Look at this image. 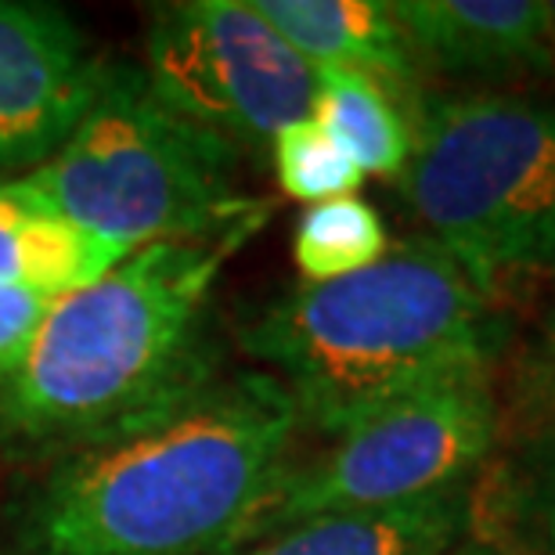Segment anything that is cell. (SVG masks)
I'll list each match as a JSON object with an SVG mask.
<instances>
[{
	"mask_svg": "<svg viewBox=\"0 0 555 555\" xmlns=\"http://www.w3.org/2000/svg\"><path fill=\"white\" fill-rule=\"evenodd\" d=\"M299 412L268 372L217 375L170 412L65 454L18 508L26 555H224L288 473Z\"/></svg>",
	"mask_w": 555,
	"mask_h": 555,
	"instance_id": "1",
	"label": "cell"
},
{
	"mask_svg": "<svg viewBox=\"0 0 555 555\" xmlns=\"http://www.w3.org/2000/svg\"><path fill=\"white\" fill-rule=\"evenodd\" d=\"M260 224L155 242L98 282L54 299L18 369L0 379V451L65 459L170 412L209 379V299Z\"/></svg>",
	"mask_w": 555,
	"mask_h": 555,
	"instance_id": "2",
	"label": "cell"
},
{
	"mask_svg": "<svg viewBox=\"0 0 555 555\" xmlns=\"http://www.w3.org/2000/svg\"><path fill=\"white\" fill-rule=\"evenodd\" d=\"M494 304L426 235L336 282H299L238 328V347L293 397L299 426L350 429L408 397L487 375Z\"/></svg>",
	"mask_w": 555,
	"mask_h": 555,
	"instance_id": "3",
	"label": "cell"
},
{
	"mask_svg": "<svg viewBox=\"0 0 555 555\" xmlns=\"http://www.w3.org/2000/svg\"><path fill=\"white\" fill-rule=\"evenodd\" d=\"M22 181L76 228L127 253L228 235L263 224L271 209L238 192L235 144L170 113L127 65H105L73 134Z\"/></svg>",
	"mask_w": 555,
	"mask_h": 555,
	"instance_id": "4",
	"label": "cell"
},
{
	"mask_svg": "<svg viewBox=\"0 0 555 555\" xmlns=\"http://www.w3.org/2000/svg\"><path fill=\"white\" fill-rule=\"evenodd\" d=\"M429 242L491 299L555 274V108L519 94L418 105L397 177Z\"/></svg>",
	"mask_w": 555,
	"mask_h": 555,
	"instance_id": "5",
	"label": "cell"
},
{
	"mask_svg": "<svg viewBox=\"0 0 555 555\" xmlns=\"http://www.w3.org/2000/svg\"><path fill=\"white\" fill-rule=\"evenodd\" d=\"M494 429L498 412L487 375L383 408L336 433L318 459L288 465L246 541L310 516L390 508L459 491L491 451Z\"/></svg>",
	"mask_w": 555,
	"mask_h": 555,
	"instance_id": "6",
	"label": "cell"
},
{
	"mask_svg": "<svg viewBox=\"0 0 555 555\" xmlns=\"http://www.w3.org/2000/svg\"><path fill=\"white\" fill-rule=\"evenodd\" d=\"M144 80L188 124L263 149L310 119L318 69L260 15L253 0H188L159 8L144 40Z\"/></svg>",
	"mask_w": 555,
	"mask_h": 555,
	"instance_id": "7",
	"label": "cell"
},
{
	"mask_svg": "<svg viewBox=\"0 0 555 555\" xmlns=\"http://www.w3.org/2000/svg\"><path fill=\"white\" fill-rule=\"evenodd\" d=\"M105 62L59 8L0 0V170H37L102 87Z\"/></svg>",
	"mask_w": 555,
	"mask_h": 555,
	"instance_id": "8",
	"label": "cell"
},
{
	"mask_svg": "<svg viewBox=\"0 0 555 555\" xmlns=\"http://www.w3.org/2000/svg\"><path fill=\"white\" fill-rule=\"evenodd\" d=\"M422 65L454 76H555L548 0H393Z\"/></svg>",
	"mask_w": 555,
	"mask_h": 555,
	"instance_id": "9",
	"label": "cell"
},
{
	"mask_svg": "<svg viewBox=\"0 0 555 555\" xmlns=\"http://www.w3.org/2000/svg\"><path fill=\"white\" fill-rule=\"evenodd\" d=\"M314 69L358 73L393 98H412L422 62L383 0H253Z\"/></svg>",
	"mask_w": 555,
	"mask_h": 555,
	"instance_id": "10",
	"label": "cell"
},
{
	"mask_svg": "<svg viewBox=\"0 0 555 555\" xmlns=\"http://www.w3.org/2000/svg\"><path fill=\"white\" fill-rule=\"evenodd\" d=\"M462 519L465 494L459 487L408 505L310 516L224 555H443Z\"/></svg>",
	"mask_w": 555,
	"mask_h": 555,
	"instance_id": "11",
	"label": "cell"
},
{
	"mask_svg": "<svg viewBox=\"0 0 555 555\" xmlns=\"http://www.w3.org/2000/svg\"><path fill=\"white\" fill-rule=\"evenodd\" d=\"M127 257V249L65 220L22 177H0V285L65 296Z\"/></svg>",
	"mask_w": 555,
	"mask_h": 555,
	"instance_id": "12",
	"label": "cell"
},
{
	"mask_svg": "<svg viewBox=\"0 0 555 555\" xmlns=\"http://www.w3.org/2000/svg\"><path fill=\"white\" fill-rule=\"evenodd\" d=\"M310 119L358 163L364 177H401L412 155V124L397 98L369 76L318 73Z\"/></svg>",
	"mask_w": 555,
	"mask_h": 555,
	"instance_id": "13",
	"label": "cell"
},
{
	"mask_svg": "<svg viewBox=\"0 0 555 555\" xmlns=\"http://www.w3.org/2000/svg\"><path fill=\"white\" fill-rule=\"evenodd\" d=\"M390 231L379 209L358 195L307 206L293 231V260L304 282H336L379 263L390 253Z\"/></svg>",
	"mask_w": 555,
	"mask_h": 555,
	"instance_id": "14",
	"label": "cell"
},
{
	"mask_svg": "<svg viewBox=\"0 0 555 555\" xmlns=\"http://www.w3.org/2000/svg\"><path fill=\"white\" fill-rule=\"evenodd\" d=\"M271 159L282 192L307 206L353 195L364 181L358 163L314 119H299V124L278 130L271 141Z\"/></svg>",
	"mask_w": 555,
	"mask_h": 555,
	"instance_id": "15",
	"label": "cell"
},
{
	"mask_svg": "<svg viewBox=\"0 0 555 555\" xmlns=\"http://www.w3.org/2000/svg\"><path fill=\"white\" fill-rule=\"evenodd\" d=\"M54 293H40V288L22 285H0V379L18 369L26 358L37 332L48 321L54 307Z\"/></svg>",
	"mask_w": 555,
	"mask_h": 555,
	"instance_id": "16",
	"label": "cell"
},
{
	"mask_svg": "<svg viewBox=\"0 0 555 555\" xmlns=\"http://www.w3.org/2000/svg\"><path fill=\"white\" fill-rule=\"evenodd\" d=\"M534 513H538L541 534H545L548 548L555 552V448H552V454H548L545 469H541L538 494H534Z\"/></svg>",
	"mask_w": 555,
	"mask_h": 555,
	"instance_id": "17",
	"label": "cell"
},
{
	"mask_svg": "<svg viewBox=\"0 0 555 555\" xmlns=\"http://www.w3.org/2000/svg\"><path fill=\"white\" fill-rule=\"evenodd\" d=\"M459 555H513V552H502V548H487V545H473V548H462Z\"/></svg>",
	"mask_w": 555,
	"mask_h": 555,
	"instance_id": "18",
	"label": "cell"
},
{
	"mask_svg": "<svg viewBox=\"0 0 555 555\" xmlns=\"http://www.w3.org/2000/svg\"><path fill=\"white\" fill-rule=\"evenodd\" d=\"M548 11H552V22H555V0H548Z\"/></svg>",
	"mask_w": 555,
	"mask_h": 555,
	"instance_id": "19",
	"label": "cell"
}]
</instances>
